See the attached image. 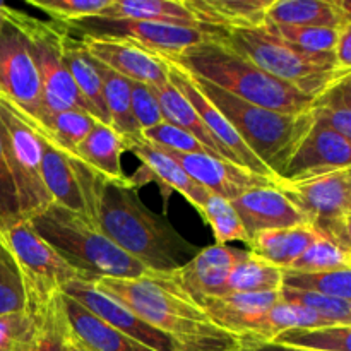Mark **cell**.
<instances>
[{
    "mask_svg": "<svg viewBox=\"0 0 351 351\" xmlns=\"http://www.w3.org/2000/svg\"><path fill=\"white\" fill-rule=\"evenodd\" d=\"M96 288L132 311L151 328L170 336L182 351H237L239 341L216 328L206 312L165 273H149L137 280L96 281Z\"/></svg>",
    "mask_w": 351,
    "mask_h": 351,
    "instance_id": "obj_1",
    "label": "cell"
},
{
    "mask_svg": "<svg viewBox=\"0 0 351 351\" xmlns=\"http://www.w3.org/2000/svg\"><path fill=\"white\" fill-rule=\"evenodd\" d=\"M98 228L149 273L178 269L199 250L163 215L146 208L139 197V187L130 178L120 184H105Z\"/></svg>",
    "mask_w": 351,
    "mask_h": 351,
    "instance_id": "obj_2",
    "label": "cell"
},
{
    "mask_svg": "<svg viewBox=\"0 0 351 351\" xmlns=\"http://www.w3.org/2000/svg\"><path fill=\"white\" fill-rule=\"evenodd\" d=\"M165 60L184 69L192 77L204 79L223 91L263 108L281 113H304L314 106L315 98L278 81L242 55L230 50L223 41L199 45Z\"/></svg>",
    "mask_w": 351,
    "mask_h": 351,
    "instance_id": "obj_3",
    "label": "cell"
},
{
    "mask_svg": "<svg viewBox=\"0 0 351 351\" xmlns=\"http://www.w3.org/2000/svg\"><path fill=\"white\" fill-rule=\"evenodd\" d=\"M27 221L69 266L81 273L86 283L103 278L137 280L147 273L143 264L113 245L98 226L79 213L51 204Z\"/></svg>",
    "mask_w": 351,
    "mask_h": 351,
    "instance_id": "obj_4",
    "label": "cell"
},
{
    "mask_svg": "<svg viewBox=\"0 0 351 351\" xmlns=\"http://www.w3.org/2000/svg\"><path fill=\"white\" fill-rule=\"evenodd\" d=\"M192 79L267 170L276 178L281 177L290 158L314 125L312 110L304 113L274 112L243 101L204 79Z\"/></svg>",
    "mask_w": 351,
    "mask_h": 351,
    "instance_id": "obj_5",
    "label": "cell"
},
{
    "mask_svg": "<svg viewBox=\"0 0 351 351\" xmlns=\"http://www.w3.org/2000/svg\"><path fill=\"white\" fill-rule=\"evenodd\" d=\"M223 45L311 98H317L339 79L351 75V69L341 67L335 53H311L293 47L278 38L266 24L254 29L230 31Z\"/></svg>",
    "mask_w": 351,
    "mask_h": 351,
    "instance_id": "obj_6",
    "label": "cell"
},
{
    "mask_svg": "<svg viewBox=\"0 0 351 351\" xmlns=\"http://www.w3.org/2000/svg\"><path fill=\"white\" fill-rule=\"evenodd\" d=\"M276 187L321 237L351 250V168L300 180L274 178Z\"/></svg>",
    "mask_w": 351,
    "mask_h": 351,
    "instance_id": "obj_7",
    "label": "cell"
},
{
    "mask_svg": "<svg viewBox=\"0 0 351 351\" xmlns=\"http://www.w3.org/2000/svg\"><path fill=\"white\" fill-rule=\"evenodd\" d=\"M5 19L19 27L29 40L43 88L45 110H77L93 115V108L74 84L62 57L64 38L69 33L67 27L64 24L45 23L36 17H29L12 7H7Z\"/></svg>",
    "mask_w": 351,
    "mask_h": 351,
    "instance_id": "obj_8",
    "label": "cell"
},
{
    "mask_svg": "<svg viewBox=\"0 0 351 351\" xmlns=\"http://www.w3.org/2000/svg\"><path fill=\"white\" fill-rule=\"evenodd\" d=\"M69 31H77L79 36H106L130 41L144 50L160 57L170 58L211 41H225L230 31L215 26H191L160 21L106 19V17H86L67 24Z\"/></svg>",
    "mask_w": 351,
    "mask_h": 351,
    "instance_id": "obj_9",
    "label": "cell"
},
{
    "mask_svg": "<svg viewBox=\"0 0 351 351\" xmlns=\"http://www.w3.org/2000/svg\"><path fill=\"white\" fill-rule=\"evenodd\" d=\"M7 242L12 249L23 278L26 295V314L29 317L43 311L45 305L62 293V288L75 280L84 281L79 271L69 266L31 226L27 219L5 230Z\"/></svg>",
    "mask_w": 351,
    "mask_h": 351,
    "instance_id": "obj_10",
    "label": "cell"
},
{
    "mask_svg": "<svg viewBox=\"0 0 351 351\" xmlns=\"http://www.w3.org/2000/svg\"><path fill=\"white\" fill-rule=\"evenodd\" d=\"M0 144L16 185L21 215L31 219L50 208V194L41 177V146L36 132L7 103L0 101Z\"/></svg>",
    "mask_w": 351,
    "mask_h": 351,
    "instance_id": "obj_11",
    "label": "cell"
},
{
    "mask_svg": "<svg viewBox=\"0 0 351 351\" xmlns=\"http://www.w3.org/2000/svg\"><path fill=\"white\" fill-rule=\"evenodd\" d=\"M0 101L33 120L47 112L29 40L7 19L0 29Z\"/></svg>",
    "mask_w": 351,
    "mask_h": 351,
    "instance_id": "obj_12",
    "label": "cell"
},
{
    "mask_svg": "<svg viewBox=\"0 0 351 351\" xmlns=\"http://www.w3.org/2000/svg\"><path fill=\"white\" fill-rule=\"evenodd\" d=\"M158 57H160V55H158ZM165 64H167L168 67V82H170L173 88H177L178 91L184 95V98L194 106V110L197 112V115L201 117L204 125L208 127L211 136L215 137L216 143L219 144V147H221V151L225 153V156L228 158L232 163L239 165V167L245 168V170L252 171V173L261 175V177L266 178H276L269 170H267L266 165L250 151V147L243 143L242 137L237 134V130L233 129L232 123L223 117V113L219 112V110L216 108L201 91H199L197 84H195V81L192 79V75L187 74L184 69L171 64V62L165 60Z\"/></svg>",
    "mask_w": 351,
    "mask_h": 351,
    "instance_id": "obj_13",
    "label": "cell"
},
{
    "mask_svg": "<svg viewBox=\"0 0 351 351\" xmlns=\"http://www.w3.org/2000/svg\"><path fill=\"white\" fill-rule=\"evenodd\" d=\"M281 302L280 291L267 293H226L223 297L204 298L202 311L209 321L242 343L263 341L266 315Z\"/></svg>",
    "mask_w": 351,
    "mask_h": 351,
    "instance_id": "obj_14",
    "label": "cell"
},
{
    "mask_svg": "<svg viewBox=\"0 0 351 351\" xmlns=\"http://www.w3.org/2000/svg\"><path fill=\"white\" fill-rule=\"evenodd\" d=\"M62 293L81 304L82 307L88 308L89 312H93L96 317L112 326L113 329L123 332L146 348L153 351H182L180 346L170 336L151 328L147 322L137 317L132 311H129L117 300L110 298L108 295L99 291L95 283H86L81 280L71 281L62 288Z\"/></svg>",
    "mask_w": 351,
    "mask_h": 351,
    "instance_id": "obj_15",
    "label": "cell"
},
{
    "mask_svg": "<svg viewBox=\"0 0 351 351\" xmlns=\"http://www.w3.org/2000/svg\"><path fill=\"white\" fill-rule=\"evenodd\" d=\"M243 252L245 250L215 243L197 250V254L184 266L165 274L195 304H201L204 298L223 297L228 293L226 285L230 273Z\"/></svg>",
    "mask_w": 351,
    "mask_h": 351,
    "instance_id": "obj_16",
    "label": "cell"
},
{
    "mask_svg": "<svg viewBox=\"0 0 351 351\" xmlns=\"http://www.w3.org/2000/svg\"><path fill=\"white\" fill-rule=\"evenodd\" d=\"M89 57L112 69L129 81L158 88L168 84V67L165 60L130 41L106 36H79Z\"/></svg>",
    "mask_w": 351,
    "mask_h": 351,
    "instance_id": "obj_17",
    "label": "cell"
},
{
    "mask_svg": "<svg viewBox=\"0 0 351 351\" xmlns=\"http://www.w3.org/2000/svg\"><path fill=\"white\" fill-rule=\"evenodd\" d=\"M154 146V144H153ZM158 147V146H156ZM161 149V147H160ZM173 158L185 170V173L204 187L209 194L219 195L226 201H233L249 189L261 185H273L274 178L261 177L239 165L211 154H184L161 149Z\"/></svg>",
    "mask_w": 351,
    "mask_h": 351,
    "instance_id": "obj_18",
    "label": "cell"
},
{
    "mask_svg": "<svg viewBox=\"0 0 351 351\" xmlns=\"http://www.w3.org/2000/svg\"><path fill=\"white\" fill-rule=\"evenodd\" d=\"M122 141L123 149L132 153L134 156L143 163L139 171L130 177V182H132L136 187H141V185L147 184V182L151 180H156L163 191L178 192V194L184 195L197 211H201L202 206L208 201L209 192L206 191L204 187H201L197 182L192 180V178L185 173L184 168H182L173 158L168 156V154L165 153V151H161L160 147L147 143L143 136L137 137V139Z\"/></svg>",
    "mask_w": 351,
    "mask_h": 351,
    "instance_id": "obj_19",
    "label": "cell"
},
{
    "mask_svg": "<svg viewBox=\"0 0 351 351\" xmlns=\"http://www.w3.org/2000/svg\"><path fill=\"white\" fill-rule=\"evenodd\" d=\"M351 143L335 130L314 122L285 167L283 180H300L328 171L351 168Z\"/></svg>",
    "mask_w": 351,
    "mask_h": 351,
    "instance_id": "obj_20",
    "label": "cell"
},
{
    "mask_svg": "<svg viewBox=\"0 0 351 351\" xmlns=\"http://www.w3.org/2000/svg\"><path fill=\"white\" fill-rule=\"evenodd\" d=\"M232 202L249 239L266 230L307 225L305 216L273 185L249 189Z\"/></svg>",
    "mask_w": 351,
    "mask_h": 351,
    "instance_id": "obj_21",
    "label": "cell"
},
{
    "mask_svg": "<svg viewBox=\"0 0 351 351\" xmlns=\"http://www.w3.org/2000/svg\"><path fill=\"white\" fill-rule=\"evenodd\" d=\"M266 24L293 27H343L351 24L348 0H273Z\"/></svg>",
    "mask_w": 351,
    "mask_h": 351,
    "instance_id": "obj_22",
    "label": "cell"
},
{
    "mask_svg": "<svg viewBox=\"0 0 351 351\" xmlns=\"http://www.w3.org/2000/svg\"><path fill=\"white\" fill-rule=\"evenodd\" d=\"M34 132L41 146V177H43V184L50 194L51 202L69 211L79 213L86 218L84 201H82L81 187H79L75 170L72 167L71 156L53 143H50L47 137L41 136L38 130Z\"/></svg>",
    "mask_w": 351,
    "mask_h": 351,
    "instance_id": "obj_23",
    "label": "cell"
},
{
    "mask_svg": "<svg viewBox=\"0 0 351 351\" xmlns=\"http://www.w3.org/2000/svg\"><path fill=\"white\" fill-rule=\"evenodd\" d=\"M271 2L273 0H184L199 23L226 31L264 26Z\"/></svg>",
    "mask_w": 351,
    "mask_h": 351,
    "instance_id": "obj_24",
    "label": "cell"
},
{
    "mask_svg": "<svg viewBox=\"0 0 351 351\" xmlns=\"http://www.w3.org/2000/svg\"><path fill=\"white\" fill-rule=\"evenodd\" d=\"M123 141L110 125L96 122L91 132L72 153L77 160L101 175L106 184H120L127 177L122 170Z\"/></svg>",
    "mask_w": 351,
    "mask_h": 351,
    "instance_id": "obj_25",
    "label": "cell"
},
{
    "mask_svg": "<svg viewBox=\"0 0 351 351\" xmlns=\"http://www.w3.org/2000/svg\"><path fill=\"white\" fill-rule=\"evenodd\" d=\"M319 237L314 226L298 225L256 233L249 239L247 247L254 256L281 269H288Z\"/></svg>",
    "mask_w": 351,
    "mask_h": 351,
    "instance_id": "obj_26",
    "label": "cell"
},
{
    "mask_svg": "<svg viewBox=\"0 0 351 351\" xmlns=\"http://www.w3.org/2000/svg\"><path fill=\"white\" fill-rule=\"evenodd\" d=\"M64 295V293H62ZM72 335L89 351H153L96 317L93 312L64 295Z\"/></svg>",
    "mask_w": 351,
    "mask_h": 351,
    "instance_id": "obj_27",
    "label": "cell"
},
{
    "mask_svg": "<svg viewBox=\"0 0 351 351\" xmlns=\"http://www.w3.org/2000/svg\"><path fill=\"white\" fill-rule=\"evenodd\" d=\"M62 57L64 64L71 74L72 81L77 86L81 95L93 108V115L98 122L110 125L108 112H106L105 99L101 91V79L96 71L95 58L89 57L88 51L81 45L79 38L71 36V31L65 34L64 47H62Z\"/></svg>",
    "mask_w": 351,
    "mask_h": 351,
    "instance_id": "obj_28",
    "label": "cell"
},
{
    "mask_svg": "<svg viewBox=\"0 0 351 351\" xmlns=\"http://www.w3.org/2000/svg\"><path fill=\"white\" fill-rule=\"evenodd\" d=\"M14 110V108H12ZM16 112V110H14ZM17 113V112H16ZM23 120H26L34 130L47 137L50 143L60 147L65 153H72L86 136L91 132L98 120L93 115L77 110H64V112H45L38 119H27V117L17 113Z\"/></svg>",
    "mask_w": 351,
    "mask_h": 351,
    "instance_id": "obj_29",
    "label": "cell"
},
{
    "mask_svg": "<svg viewBox=\"0 0 351 351\" xmlns=\"http://www.w3.org/2000/svg\"><path fill=\"white\" fill-rule=\"evenodd\" d=\"M153 93L158 99V105H160L161 115H163L165 122L171 123V125L178 127V129L191 134V136L195 137L199 143L204 144L215 156L228 160V158L225 156V153L221 151V147H219V144L215 141V137L211 136L208 127L204 125L201 117L197 115L194 106L184 98V95H182L177 88H173V86L168 82V84L165 86L153 88Z\"/></svg>",
    "mask_w": 351,
    "mask_h": 351,
    "instance_id": "obj_30",
    "label": "cell"
},
{
    "mask_svg": "<svg viewBox=\"0 0 351 351\" xmlns=\"http://www.w3.org/2000/svg\"><path fill=\"white\" fill-rule=\"evenodd\" d=\"M98 17L201 26L197 17L185 7L184 0H112Z\"/></svg>",
    "mask_w": 351,
    "mask_h": 351,
    "instance_id": "obj_31",
    "label": "cell"
},
{
    "mask_svg": "<svg viewBox=\"0 0 351 351\" xmlns=\"http://www.w3.org/2000/svg\"><path fill=\"white\" fill-rule=\"evenodd\" d=\"M96 71L101 79L103 99H105L106 112H108L110 127L119 134L122 139H137L141 137L139 127L132 115L130 106V81L96 62Z\"/></svg>",
    "mask_w": 351,
    "mask_h": 351,
    "instance_id": "obj_32",
    "label": "cell"
},
{
    "mask_svg": "<svg viewBox=\"0 0 351 351\" xmlns=\"http://www.w3.org/2000/svg\"><path fill=\"white\" fill-rule=\"evenodd\" d=\"M283 288V269L245 250L230 273L228 293H267Z\"/></svg>",
    "mask_w": 351,
    "mask_h": 351,
    "instance_id": "obj_33",
    "label": "cell"
},
{
    "mask_svg": "<svg viewBox=\"0 0 351 351\" xmlns=\"http://www.w3.org/2000/svg\"><path fill=\"white\" fill-rule=\"evenodd\" d=\"M31 319L34 322V332L29 351H69L72 329L65 311L64 295H55L43 311Z\"/></svg>",
    "mask_w": 351,
    "mask_h": 351,
    "instance_id": "obj_34",
    "label": "cell"
},
{
    "mask_svg": "<svg viewBox=\"0 0 351 351\" xmlns=\"http://www.w3.org/2000/svg\"><path fill=\"white\" fill-rule=\"evenodd\" d=\"M314 122L351 139V75L339 79L315 98Z\"/></svg>",
    "mask_w": 351,
    "mask_h": 351,
    "instance_id": "obj_35",
    "label": "cell"
},
{
    "mask_svg": "<svg viewBox=\"0 0 351 351\" xmlns=\"http://www.w3.org/2000/svg\"><path fill=\"white\" fill-rule=\"evenodd\" d=\"M351 326L329 324L319 328L290 329L280 332L273 343L308 351H351Z\"/></svg>",
    "mask_w": 351,
    "mask_h": 351,
    "instance_id": "obj_36",
    "label": "cell"
},
{
    "mask_svg": "<svg viewBox=\"0 0 351 351\" xmlns=\"http://www.w3.org/2000/svg\"><path fill=\"white\" fill-rule=\"evenodd\" d=\"M283 287L351 302V271L304 273V271L283 269Z\"/></svg>",
    "mask_w": 351,
    "mask_h": 351,
    "instance_id": "obj_37",
    "label": "cell"
},
{
    "mask_svg": "<svg viewBox=\"0 0 351 351\" xmlns=\"http://www.w3.org/2000/svg\"><path fill=\"white\" fill-rule=\"evenodd\" d=\"M26 311L23 278L5 233L0 230V315Z\"/></svg>",
    "mask_w": 351,
    "mask_h": 351,
    "instance_id": "obj_38",
    "label": "cell"
},
{
    "mask_svg": "<svg viewBox=\"0 0 351 351\" xmlns=\"http://www.w3.org/2000/svg\"><path fill=\"white\" fill-rule=\"evenodd\" d=\"M288 269L304 273L321 271H351V250L326 237H319Z\"/></svg>",
    "mask_w": 351,
    "mask_h": 351,
    "instance_id": "obj_39",
    "label": "cell"
},
{
    "mask_svg": "<svg viewBox=\"0 0 351 351\" xmlns=\"http://www.w3.org/2000/svg\"><path fill=\"white\" fill-rule=\"evenodd\" d=\"M199 213L211 226L218 245H228L230 242L249 243V235L243 230L242 221L230 201L219 195L209 194L208 201Z\"/></svg>",
    "mask_w": 351,
    "mask_h": 351,
    "instance_id": "obj_40",
    "label": "cell"
},
{
    "mask_svg": "<svg viewBox=\"0 0 351 351\" xmlns=\"http://www.w3.org/2000/svg\"><path fill=\"white\" fill-rule=\"evenodd\" d=\"M329 324H332V322L326 321L315 312L308 311L302 305L281 300L267 312L266 322H264L263 341H273L280 332L290 331V329L319 328V326Z\"/></svg>",
    "mask_w": 351,
    "mask_h": 351,
    "instance_id": "obj_41",
    "label": "cell"
},
{
    "mask_svg": "<svg viewBox=\"0 0 351 351\" xmlns=\"http://www.w3.org/2000/svg\"><path fill=\"white\" fill-rule=\"evenodd\" d=\"M278 38H281L287 43L293 47L302 48L311 53H335V48L338 45L339 34L345 29L343 27H293V26H274L266 24Z\"/></svg>",
    "mask_w": 351,
    "mask_h": 351,
    "instance_id": "obj_42",
    "label": "cell"
},
{
    "mask_svg": "<svg viewBox=\"0 0 351 351\" xmlns=\"http://www.w3.org/2000/svg\"><path fill=\"white\" fill-rule=\"evenodd\" d=\"M281 300L290 304L302 305L308 311L315 312L326 321L332 324L351 326V302L341 300V298L326 297V295L312 293V291L291 290V288H281Z\"/></svg>",
    "mask_w": 351,
    "mask_h": 351,
    "instance_id": "obj_43",
    "label": "cell"
},
{
    "mask_svg": "<svg viewBox=\"0 0 351 351\" xmlns=\"http://www.w3.org/2000/svg\"><path fill=\"white\" fill-rule=\"evenodd\" d=\"M112 0H29V3L41 12L48 14L53 23L67 24L86 17L99 16Z\"/></svg>",
    "mask_w": 351,
    "mask_h": 351,
    "instance_id": "obj_44",
    "label": "cell"
},
{
    "mask_svg": "<svg viewBox=\"0 0 351 351\" xmlns=\"http://www.w3.org/2000/svg\"><path fill=\"white\" fill-rule=\"evenodd\" d=\"M143 137L147 143L154 144V146L161 147V149L173 151V153L211 154V156H215V154H213L204 144L199 143L195 137H192L191 134H187L185 130L178 129V127L167 122L158 123L153 129L143 132Z\"/></svg>",
    "mask_w": 351,
    "mask_h": 351,
    "instance_id": "obj_45",
    "label": "cell"
},
{
    "mask_svg": "<svg viewBox=\"0 0 351 351\" xmlns=\"http://www.w3.org/2000/svg\"><path fill=\"white\" fill-rule=\"evenodd\" d=\"M34 322L26 312L0 315V351H29Z\"/></svg>",
    "mask_w": 351,
    "mask_h": 351,
    "instance_id": "obj_46",
    "label": "cell"
},
{
    "mask_svg": "<svg viewBox=\"0 0 351 351\" xmlns=\"http://www.w3.org/2000/svg\"><path fill=\"white\" fill-rule=\"evenodd\" d=\"M130 106H132L134 120H136L141 134L153 129L158 123L165 122L151 86L130 81Z\"/></svg>",
    "mask_w": 351,
    "mask_h": 351,
    "instance_id": "obj_47",
    "label": "cell"
},
{
    "mask_svg": "<svg viewBox=\"0 0 351 351\" xmlns=\"http://www.w3.org/2000/svg\"><path fill=\"white\" fill-rule=\"evenodd\" d=\"M23 219L16 185H14L12 175L7 167L2 144H0V230L5 232Z\"/></svg>",
    "mask_w": 351,
    "mask_h": 351,
    "instance_id": "obj_48",
    "label": "cell"
},
{
    "mask_svg": "<svg viewBox=\"0 0 351 351\" xmlns=\"http://www.w3.org/2000/svg\"><path fill=\"white\" fill-rule=\"evenodd\" d=\"M335 57L341 67L351 69V24L339 34L338 45L335 48Z\"/></svg>",
    "mask_w": 351,
    "mask_h": 351,
    "instance_id": "obj_49",
    "label": "cell"
},
{
    "mask_svg": "<svg viewBox=\"0 0 351 351\" xmlns=\"http://www.w3.org/2000/svg\"><path fill=\"white\" fill-rule=\"evenodd\" d=\"M237 351H308L302 348H293V346L280 345V343L273 341H250V343H242L239 345Z\"/></svg>",
    "mask_w": 351,
    "mask_h": 351,
    "instance_id": "obj_50",
    "label": "cell"
},
{
    "mask_svg": "<svg viewBox=\"0 0 351 351\" xmlns=\"http://www.w3.org/2000/svg\"><path fill=\"white\" fill-rule=\"evenodd\" d=\"M69 351H89L86 348L84 345H82L79 339H75V336L72 335V339H71V345H69Z\"/></svg>",
    "mask_w": 351,
    "mask_h": 351,
    "instance_id": "obj_51",
    "label": "cell"
},
{
    "mask_svg": "<svg viewBox=\"0 0 351 351\" xmlns=\"http://www.w3.org/2000/svg\"><path fill=\"white\" fill-rule=\"evenodd\" d=\"M7 7H9V5H5V3L0 2V29H2L3 23H5V12H7Z\"/></svg>",
    "mask_w": 351,
    "mask_h": 351,
    "instance_id": "obj_52",
    "label": "cell"
}]
</instances>
